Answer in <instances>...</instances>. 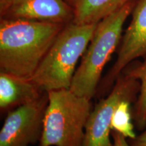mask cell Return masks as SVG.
<instances>
[{
    "label": "cell",
    "instance_id": "cell-1",
    "mask_svg": "<svg viewBox=\"0 0 146 146\" xmlns=\"http://www.w3.org/2000/svg\"><path fill=\"white\" fill-rule=\"evenodd\" d=\"M64 26L0 19V72L31 79Z\"/></svg>",
    "mask_w": 146,
    "mask_h": 146
},
{
    "label": "cell",
    "instance_id": "cell-2",
    "mask_svg": "<svg viewBox=\"0 0 146 146\" xmlns=\"http://www.w3.org/2000/svg\"><path fill=\"white\" fill-rule=\"evenodd\" d=\"M137 1H129L97 24L73 77L70 90L74 94L90 100L96 96L104 68L119 46L124 25L131 15Z\"/></svg>",
    "mask_w": 146,
    "mask_h": 146
},
{
    "label": "cell",
    "instance_id": "cell-3",
    "mask_svg": "<svg viewBox=\"0 0 146 146\" xmlns=\"http://www.w3.org/2000/svg\"><path fill=\"white\" fill-rule=\"evenodd\" d=\"M96 25L73 22L65 25L31 79L46 92L70 89L76 65L88 47Z\"/></svg>",
    "mask_w": 146,
    "mask_h": 146
},
{
    "label": "cell",
    "instance_id": "cell-4",
    "mask_svg": "<svg viewBox=\"0 0 146 146\" xmlns=\"http://www.w3.org/2000/svg\"><path fill=\"white\" fill-rule=\"evenodd\" d=\"M48 105L39 146H84L91 100L70 89L47 92Z\"/></svg>",
    "mask_w": 146,
    "mask_h": 146
},
{
    "label": "cell",
    "instance_id": "cell-5",
    "mask_svg": "<svg viewBox=\"0 0 146 146\" xmlns=\"http://www.w3.org/2000/svg\"><path fill=\"white\" fill-rule=\"evenodd\" d=\"M140 89L138 80L123 71L106 96L92 109L85 126L84 146H113L110 136L115 109L123 101L135 102Z\"/></svg>",
    "mask_w": 146,
    "mask_h": 146
},
{
    "label": "cell",
    "instance_id": "cell-6",
    "mask_svg": "<svg viewBox=\"0 0 146 146\" xmlns=\"http://www.w3.org/2000/svg\"><path fill=\"white\" fill-rule=\"evenodd\" d=\"M131 21L122 36L117 58L104 77L102 78L96 96L103 98L109 94L123 70L132 62L146 58V0H137Z\"/></svg>",
    "mask_w": 146,
    "mask_h": 146
},
{
    "label": "cell",
    "instance_id": "cell-7",
    "mask_svg": "<svg viewBox=\"0 0 146 146\" xmlns=\"http://www.w3.org/2000/svg\"><path fill=\"white\" fill-rule=\"evenodd\" d=\"M48 94L7 113L0 131V146H29L39 143Z\"/></svg>",
    "mask_w": 146,
    "mask_h": 146
},
{
    "label": "cell",
    "instance_id": "cell-8",
    "mask_svg": "<svg viewBox=\"0 0 146 146\" xmlns=\"http://www.w3.org/2000/svg\"><path fill=\"white\" fill-rule=\"evenodd\" d=\"M0 19L66 25L74 20V8L66 0H12Z\"/></svg>",
    "mask_w": 146,
    "mask_h": 146
},
{
    "label": "cell",
    "instance_id": "cell-9",
    "mask_svg": "<svg viewBox=\"0 0 146 146\" xmlns=\"http://www.w3.org/2000/svg\"><path fill=\"white\" fill-rule=\"evenodd\" d=\"M44 91L31 79L0 72V110L8 113L39 99Z\"/></svg>",
    "mask_w": 146,
    "mask_h": 146
},
{
    "label": "cell",
    "instance_id": "cell-10",
    "mask_svg": "<svg viewBox=\"0 0 146 146\" xmlns=\"http://www.w3.org/2000/svg\"><path fill=\"white\" fill-rule=\"evenodd\" d=\"M132 0H78L74 5L73 23L78 25L98 24Z\"/></svg>",
    "mask_w": 146,
    "mask_h": 146
},
{
    "label": "cell",
    "instance_id": "cell-11",
    "mask_svg": "<svg viewBox=\"0 0 146 146\" xmlns=\"http://www.w3.org/2000/svg\"><path fill=\"white\" fill-rule=\"evenodd\" d=\"M123 71L140 83L139 92L133 108V118L137 129L143 131L146 129V58L143 62H132Z\"/></svg>",
    "mask_w": 146,
    "mask_h": 146
},
{
    "label": "cell",
    "instance_id": "cell-12",
    "mask_svg": "<svg viewBox=\"0 0 146 146\" xmlns=\"http://www.w3.org/2000/svg\"><path fill=\"white\" fill-rule=\"evenodd\" d=\"M131 102L123 101L115 109L112 118V130L119 133L125 138L133 139L136 137L134 131V125L132 123L133 115L131 113Z\"/></svg>",
    "mask_w": 146,
    "mask_h": 146
},
{
    "label": "cell",
    "instance_id": "cell-13",
    "mask_svg": "<svg viewBox=\"0 0 146 146\" xmlns=\"http://www.w3.org/2000/svg\"><path fill=\"white\" fill-rule=\"evenodd\" d=\"M111 137L113 139V146H131L127 139L116 131L112 130Z\"/></svg>",
    "mask_w": 146,
    "mask_h": 146
},
{
    "label": "cell",
    "instance_id": "cell-14",
    "mask_svg": "<svg viewBox=\"0 0 146 146\" xmlns=\"http://www.w3.org/2000/svg\"><path fill=\"white\" fill-rule=\"evenodd\" d=\"M128 141L131 146H146V131L136 136L133 139H129Z\"/></svg>",
    "mask_w": 146,
    "mask_h": 146
},
{
    "label": "cell",
    "instance_id": "cell-15",
    "mask_svg": "<svg viewBox=\"0 0 146 146\" xmlns=\"http://www.w3.org/2000/svg\"><path fill=\"white\" fill-rule=\"evenodd\" d=\"M12 2V0H0V17L7 12Z\"/></svg>",
    "mask_w": 146,
    "mask_h": 146
},
{
    "label": "cell",
    "instance_id": "cell-16",
    "mask_svg": "<svg viewBox=\"0 0 146 146\" xmlns=\"http://www.w3.org/2000/svg\"><path fill=\"white\" fill-rule=\"evenodd\" d=\"M68 2L70 3V4L71 5H72V6H74V5L75 4V3H76V1H78V0H66Z\"/></svg>",
    "mask_w": 146,
    "mask_h": 146
}]
</instances>
